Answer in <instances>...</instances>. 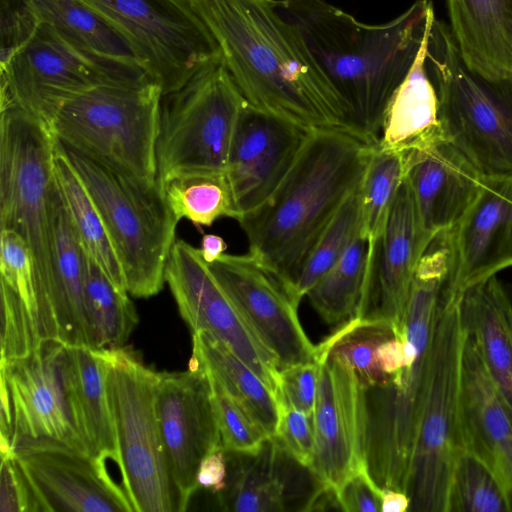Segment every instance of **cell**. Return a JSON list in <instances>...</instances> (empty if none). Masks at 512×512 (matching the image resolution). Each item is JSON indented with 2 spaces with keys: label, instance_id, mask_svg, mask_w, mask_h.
Instances as JSON below:
<instances>
[{
  "label": "cell",
  "instance_id": "33",
  "mask_svg": "<svg viewBox=\"0 0 512 512\" xmlns=\"http://www.w3.org/2000/svg\"><path fill=\"white\" fill-rule=\"evenodd\" d=\"M370 240L360 233L342 257L307 292L311 305L329 325H341L359 312Z\"/></svg>",
  "mask_w": 512,
  "mask_h": 512
},
{
  "label": "cell",
  "instance_id": "19",
  "mask_svg": "<svg viewBox=\"0 0 512 512\" xmlns=\"http://www.w3.org/2000/svg\"><path fill=\"white\" fill-rule=\"evenodd\" d=\"M434 239L423 229L405 176L381 230L370 241L357 317L402 324L416 267Z\"/></svg>",
  "mask_w": 512,
  "mask_h": 512
},
{
  "label": "cell",
  "instance_id": "4",
  "mask_svg": "<svg viewBox=\"0 0 512 512\" xmlns=\"http://www.w3.org/2000/svg\"><path fill=\"white\" fill-rule=\"evenodd\" d=\"M162 99L153 82L94 86L62 102L49 130L64 148L153 184Z\"/></svg>",
  "mask_w": 512,
  "mask_h": 512
},
{
  "label": "cell",
  "instance_id": "36",
  "mask_svg": "<svg viewBox=\"0 0 512 512\" xmlns=\"http://www.w3.org/2000/svg\"><path fill=\"white\" fill-rule=\"evenodd\" d=\"M401 325L356 317L341 324L316 348L343 360L354 370L361 386L368 389L387 380L376 351L382 342L398 333Z\"/></svg>",
  "mask_w": 512,
  "mask_h": 512
},
{
  "label": "cell",
  "instance_id": "30",
  "mask_svg": "<svg viewBox=\"0 0 512 512\" xmlns=\"http://www.w3.org/2000/svg\"><path fill=\"white\" fill-rule=\"evenodd\" d=\"M72 384L90 454L112 460L120 456L106 390V349L68 346Z\"/></svg>",
  "mask_w": 512,
  "mask_h": 512
},
{
  "label": "cell",
  "instance_id": "14",
  "mask_svg": "<svg viewBox=\"0 0 512 512\" xmlns=\"http://www.w3.org/2000/svg\"><path fill=\"white\" fill-rule=\"evenodd\" d=\"M11 452L36 512H134L104 458L58 441L33 438L14 440Z\"/></svg>",
  "mask_w": 512,
  "mask_h": 512
},
{
  "label": "cell",
  "instance_id": "18",
  "mask_svg": "<svg viewBox=\"0 0 512 512\" xmlns=\"http://www.w3.org/2000/svg\"><path fill=\"white\" fill-rule=\"evenodd\" d=\"M319 379L313 412L315 454L310 470L337 490L367 466L365 390L343 360L316 348Z\"/></svg>",
  "mask_w": 512,
  "mask_h": 512
},
{
  "label": "cell",
  "instance_id": "43",
  "mask_svg": "<svg viewBox=\"0 0 512 512\" xmlns=\"http://www.w3.org/2000/svg\"><path fill=\"white\" fill-rule=\"evenodd\" d=\"M279 422L273 439L294 460L311 468L315 454L313 415L306 414L282 399L278 400Z\"/></svg>",
  "mask_w": 512,
  "mask_h": 512
},
{
  "label": "cell",
  "instance_id": "25",
  "mask_svg": "<svg viewBox=\"0 0 512 512\" xmlns=\"http://www.w3.org/2000/svg\"><path fill=\"white\" fill-rule=\"evenodd\" d=\"M27 2L41 23L90 61L128 84L153 82L126 38L84 1Z\"/></svg>",
  "mask_w": 512,
  "mask_h": 512
},
{
  "label": "cell",
  "instance_id": "16",
  "mask_svg": "<svg viewBox=\"0 0 512 512\" xmlns=\"http://www.w3.org/2000/svg\"><path fill=\"white\" fill-rule=\"evenodd\" d=\"M212 276L279 368L316 360V346L298 317L299 303L287 285L250 253H224L207 264Z\"/></svg>",
  "mask_w": 512,
  "mask_h": 512
},
{
  "label": "cell",
  "instance_id": "29",
  "mask_svg": "<svg viewBox=\"0 0 512 512\" xmlns=\"http://www.w3.org/2000/svg\"><path fill=\"white\" fill-rule=\"evenodd\" d=\"M227 478L216 494L220 508L236 512L287 510L289 456L273 438L253 454L224 450Z\"/></svg>",
  "mask_w": 512,
  "mask_h": 512
},
{
  "label": "cell",
  "instance_id": "26",
  "mask_svg": "<svg viewBox=\"0 0 512 512\" xmlns=\"http://www.w3.org/2000/svg\"><path fill=\"white\" fill-rule=\"evenodd\" d=\"M434 21L432 8L415 59L386 106L377 143L382 149L405 155L444 137L439 118V98L426 65Z\"/></svg>",
  "mask_w": 512,
  "mask_h": 512
},
{
  "label": "cell",
  "instance_id": "27",
  "mask_svg": "<svg viewBox=\"0 0 512 512\" xmlns=\"http://www.w3.org/2000/svg\"><path fill=\"white\" fill-rule=\"evenodd\" d=\"M447 7L466 65L492 82L512 79V0H447Z\"/></svg>",
  "mask_w": 512,
  "mask_h": 512
},
{
  "label": "cell",
  "instance_id": "2",
  "mask_svg": "<svg viewBox=\"0 0 512 512\" xmlns=\"http://www.w3.org/2000/svg\"><path fill=\"white\" fill-rule=\"evenodd\" d=\"M430 0L369 25L325 0H277L347 108L357 132L377 144L386 106L421 45Z\"/></svg>",
  "mask_w": 512,
  "mask_h": 512
},
{
  "label": "cell",
  "instance_id": "3",
  "mask_svg": "<svg viewBox=\"0 0 512 512\" xmlns=\"http://www.w3.org/2000/svg\"><path fill=\"white\" fill-rule=\"evenodd\" d=\"M375 145L350 131H310L271 197L238 220L248 253L297 301L294 289L303 268L340 206L361 184Z\"/></svg>",
  "mask_w": 512,
  "mask_h": 512
},
{
  "label": "cell",
  "instance_id": "39",
  "mask_svg": "<svg viewBox=\"0 0 512 512\" xmlns=\"http://www.w3.org/2000/svg\"><path fill=\"white\" fill-rule=\"evenodd\" d=\"M361 229L360 185L340 206L309 256L295 286L301 299L342 257Z\"/></svg>",
  "mask_w": 512,
  "mask_h": 512
},
{
  "label": "cell",
  "instance_id": "51",
  "mask_svg": "<svg viewBox=\"0 0 512 512\" xmlns=\"http://www.w3.org/2000/svg\"><path fill=\"white\" fill-rule=\"evenodd\" d=\"M410 499L402 491L383 489L381 512H406L409 511Z\"/></svg>",
  "mask_w": 512,
  "mask_h": 512
},
{
  "label": "cell",
  "instance_id": "5",
  "mask_svg": "<svg viewBox=\"0 0 512 512\" xmlns=\"http://www.w3.org/2000/svg\"><path fill=\"white\" fill-rule=\"evenodd\" d=\"M0 228L27 243L35 268L37 326L45 324L54 292L50 197L56 138L15 103L0 105Z\"/></svg>",
  "mask_w": 512,
  "mask_h": 512
},
{
  "label": "cell",
  "instance_id": "15",
  "mask_svg": "<svg viewBox=\"0 0 512 512\" xmlns=\"http://www.w3.org/2000/svg\"><path fill=\"white\" fill-rule=\"evenodd\" d=\"M155 407L170 477L183 512L199 488L201 461L222 448L210 380L194 355L187 371L158 373Z\"/></svg>",
  "mask_w": 512,
  "mask_h": 512
},
{
  "label": "cell",
  "instance_id": "34",
  "mask_svg": "<svg viewBox=\"0 0 512 512\" xmlns=\"http://www.w3.org/2000/svg\"><path fill=\"white\" fill-rule=\"evenodd\" d=\"M129 295L117 289L88 257L85 313L90 348H121L129 339L138 323Z\"/></svg>",
  "mask_w": 512,
  "mask_h": 512
},
{
  "label": "cell",
  "instance_id": "10",
  "mask_svg": "<svg viewBox=\"0 0 512 512\" xmlns=\"http://www.w3.org/2000/svg\"><path fill=\"white\" fill-rule=\"evenodd\" d=\"M106 390L122 486L134 512H180L155 407L158 373L121 347L106 349Z\"/></svg>",
  "mask_w": 512,
  "mask_h": 512
},
{
  "label": "cell",
  "instance_id": "35",
  "mask_svg": "<svg viewBox=\"0 0 512 512\" xmlns=\"http://www.w3.org/2000/svg\"><path fill=\"white\" fill-rule=\"evenodd\" d=\"M159 185L178 222L184 218L201 227L211 226L222 217L237 219L225 173L180 175Z\"/></svg>",
  "mask_w": 512,
  "mask_h": 512
},
{
  "label": "cell",
  "instance_id": "48",
  "mask_svg": "<svg viewBox=\"0 0 512 512\" xmlns=\"http://www.w3.org/2000/svg\"><path fill=\"white\" fill-rule=\"evenodd\" d=\"M227 461L224 450L218 449L207 455L200 463L197 472L199 487L214 494L220 492L226 483Z\"/></svg>",
  "mask_w": 512,
  "mask_h": 512
},
{
  "label": "cell",
  "instance_id": "9",
  "mask_svg": "<svg viewBox=\"0 0 512 512\" xmlns=\"http://www.w3.org/2000/svg\"><path fill=\"white\" fill-rule=\"evenodd\" d=\"M246 100L223 58L163 96L156 146L157 182L180 175L225 173Z\"/></svg>",
  "mask_w": 512,
  "mask_h": 512
},
{
  "label": "cell",
  "instance_id": "46",
  "mask_svg": "<svg viewBox=\"0 0 512 512\" xmlns=\"http://www.w3.org/2000/svg\"><path fill=\"white\" fill-rule=\"evenodd\" d=\"M338 494L344 511L379 512L382 509L383 489L367 466L352 473L338 488Z\"/></svg>",
  "mask_w": 512,
  "mask_h": 512
},
{
  "label": "cell",
  "instance_id": "6",
  "mask_svg": "<svg viewBox=\"0 0 512 512\" xmlns=\"http://www.w3.org/2000/svg\"><path fill=\"white\" fill-rule=\"evenodd\" d=\"M462 292L443 288L435 324L428 380L410 470V512H448L460 437L462 358L466 339Z\"/></svg>",
  "mask_w": 512,
  "mask_h": 512
},
{
  "label": "cell",
  "instance_id": "47",
  "mask_svg": "<svg viewBox=\"0 0 512 512\" xmlns=\"http://www.w3.org/2000/svg\"><path fill=\"white\" fill-rule=\"evenodd\" d=\"M1 512H36L30 489L12 452L1 454Z\"/></svg>",
  "mask_w": 512,
  "mask_h": 512
},
{
  "label": "cell",
  "instance_id": "50",
  "mask_svg": "<svg viewBox=\"0 0 512 512\" xmlns=\"http://www.w3.org/2000/svg\"><path fill=\"white\" fill-rule=\"evenodd\" d=\"M227 244L216 234H205L201 240L200 254L206 264H211L220 258L226 251Z\"/></svg>",
  "mask_w": 512,
  "mask_h": 512
},
{
  "label": "cell",
  "instance_id": "13",
  "mask_svg": "<svg viewBox=\"0 0 512 512\" xmlns=\"http://www.w3.org/2000/svg\"><path fill=\"white\" fill-rule=\"evenodd\" d=\"M179 313L193 332L205 331L224 343L271 389L280 394L277 358L261 342L218 285L198 248L176 239L164 273Z\"/></svg>",
  "mask_w": 512,
  "mask_h": 512
},
{
  "label": "cell",
  "instance_id": "28",
  "mask_svg": "<svg viewBox=\"0 0 512 512\" xmlns=\"http://www.w3.org/2000/svg\"><path fill=\"white\" fill-rule=\"evenodd\" d=\"M460 313L466 336L512 408V293L492 275L462 291Z\"/></svg>",
  "mask_w": 512,
  "mask_h": 512
},
{
  "label": "cell",
  "instance_id": "23",
  "mask_svg": "<svg viewBox=\"0 0 512 512\" xmlns=\"http://www.w3.org/2000/svg\"><path fill=\"white\" fill-rule=\"evenodd\" d=\"M403 158L421 224L435 238L461 219L477 196L483 175L444 137Z\"/></svg>",
  "mask_w": 512,
  "mask_h": 512
},
{
  "label": "cell",
  "instance_id": "40",
  "mask_svg": "<svg viewBox=\"0 0 512 512\" xmlns=\"http://www.w3.org/2000/svg\"><path fill=\"white\" fill-rule=\"evenodd\" d=\"M207 374L222 449L249 454L258 452L269 437L220 382L208 371Z\"/></svg>",
  "mask_w": 512,
  "mask_h": 512
},
{
  "label": "cell",
  "instance_id": "44",
  "mask_svg": "<svg viewBox=\"0 0 512 512\" xmlns=\"http://www.w3.org/2000/svg\"><path fill=\"white\" fill-rule=\"evenodd\" d=\"M40 24L27 0H0V70L31 40Z\"/></svg>",
  "mask_w": 512,
  "mask_h": 512
},
{
  "label": "cell",
  "instance_id": "7",
  "mask_svg": "<svg viewBox=\"0 0 512 512\" xmlns=\"http://www.w3.org/2000/svg\"><path fill=\"white\" fill-rule=\"evenodd\" d=\"M426 65L444 138L482 175H512V79L492 82L472 71L450 27L436 19Z\"/></svg>",
  "mask_w": 512,
  "mask_h": 512
},
{
  "label": "cell",
  "instance_id": "45",
  "mask_svg": "<svg viewBox=\"0 0 512 512\" xmlns=\"http://www.w3.org/2000/svg\"><path fill=\"white\" fill-rule=\"evenodd\" d=\"M319 379L317 360L280 370L279 399L296 409L313 415Z\"/></svg>",
  "mask_w": 512,
  "mask_h": 512
},
{
  "label": "cell",
  "instance_id": "32",
  "mask_svg": "<svg viewBox=\"0 0 512 512\" xmlns=\"http://www.w3.org/2000/svg\"><path fill=\"white\" fill-rule=\"evenodd\" d=\"M54 175L72 225L86 254L117 289L128 293L122 267L102 216L66 151L57 140Z\"/></svg>",
  "mask_w": 512,
  "mask_h": 512
},
{
  "label": "cell",
  "instance_id": "42",
  "mask_svg": "<svg viewBox=\"0 0 512 512\" xmlns=\"http://www.w3.org/2000/svg\"><path fill=\"white\" fill-rule=\"evenodd\" d=\"M0 274V281L21 297L37 322L33 258L25 240L11 229L0 232Z\"/></svg>",
  "mask_w": 512,
  "mask_h": 512
},
{
  "label": "cell",
  "instance_id": "24",
  "mask_svg": "<svg viewBox=\"0 0 512 512\" xmlns=\"http://www.w3.org/2000/svg\"><path fill=\"white\" fill-rule=\"evenodd\" d=\"M50 226L55 285L40 338L89 347L85 313L88 255L72 225L56 180L50 197Z\"/></svg>",
  "mask_w": 512,
  "mask_h": 512
},
{
  "label": "cell",
  "instance_id": "8",
  "mask_svg": "<svg viewBox=\"0 0 512 512\" xmlns=\"http://www.w3.org/2000/svg\"><path fill=\"white\" fill-rule=\"evenodd\" d=\"M64 148V147H63ZM91 194L125 277L137 298L158 294L178 221L158 182L147 184L64 148Z\"/></svg>",
  "mask_w": 512,
  "mask_h": 512
},
{
  "label": "cell",
  "instance_id": "1",
  "mask_svg": "<svg viewBox=\"0 0 512 512\" xmlns=\"http://www.w3.org/2000/svg\"><path fill=\"white\" fill-rule=\"evenodd\" d=\"M192 3L250 106L308 132L332 129L360 135L302 34L278 12L277 0Z\"/></svg>",
  "mask_w": 512,
  "mask_h": 512
},
{
  "label": "cell",
  "instance_id": "21",
  "mask_svg": "<svg viewBox=\"0 0 512 512\" xmlns=\"http://www.w3.org/2000/svg\"><path fill=\"white\" fill-rule=\"evenodd\" d=\"M445 234L451 251L446 287L452 292L512 266V175H483L474 201Z\"/></svg>",
  "mask_w": 512,
  "mask_h": 512
},
{
  "label": "cell",
  "instance_id": "37",
  "mask_svg": "<svg viewBox=\"0 0 512 512\" xmlns=\"http://www.w3.org/2000/svg\"><path fill=\"white\" fill-rule=\"evenodd\" d=\"M448 512H512V497L503 482L464 448L455 461Z\"/></svg>",
  "mask_w": 512,
  "mask_h": 512
},
{
  "label": "cell",
  "instance_id": "22",
  "mask_svg": "<svg viewBox=\"0 0 512 512\" xmlns=\"http://www.w3.org/2000/svg\"><path fill=\"white\" fill-rule=\"evenodd\" d=\"M459 422L462 447L484 461L512 497V408L467 336Z\"/></svg>",
  "mask_w": 512,
  "mask_h": 512
},
{
  "label": "cell",
  "instance_id": "49",
  "mask_svg": "<svg viewBox=\"0 0 512 512\" xmlns=\"http://www.w3.org/2000/svg\"><path fill=\"white\" fill-rule=\"evenodd\" d=\"M343 510L338 490L321 483L310 496L303 511Z\"/></svg>",
  "mask_w": 512,
  "mask_h": 512
},
{
  "label": "cell",
  "instance_id": "41",
  "mask_svg": "<svg viewBox=\"0 0 512 512\" xmlns=\"http://www.w3.org/2000/svg\"><path fill=\"white\" fill-rule=\"evenodd\" d=\"M1 359L0 365L29 355L39 344L37 322L21 297L0 281Z\"/></svg>",
  "mask_w": 512,
  "mask_h": 512
},
{
  "label": "cell",
  "instance_id": "20",
  "mask_svg": "<svg viewBox=\"0 0 512 512\" xmlns=\"http://www.w3.org/2000/svg\"><path fill=\"white\" fill-rule=\"evenodd\" d=\"M308 133L247 103L225 172L237 221L271 197L293 166Z\"/></svg>",
  "mask_w": 512,
  "mask_h": 512
},
{
  "label": "cell",
  "instance_id": "38",
  "mask_svg": "<svg viewBox=\"0 0 512 512\" xmlns=\"http://www.w3.org/2000/svg\"><path fill=\"white\" fill-rule=\"evenodd\" d=\"M404 177L403 155L375 145L360 184V234L370 241L381 230Z\"/></svg>",
  "mask_w": 512,
  "mask_h": 512
},
{
  "label": "cell",
  "instance_id": "17",
  "mask_svg": "<svg viewBox=\"0 0 512 512\" xmlns=\"http://www.w3.org/2000/svg\"><path fill=\"white\" fill-rule=\"evenodd\" d=\"M102 84H128L90 61L41 23L31 40L0 70V104L15 103L49 123L69 97Z\"/></svg>",
  "mask_w": 512,
  "mask_h": 512
},
{
  "label": "cell",
  "instance_id": "11",
  "mask_svg": "<svg viewBox=\"0 0 512 512\" xmlns=\"http://www.w3.org/2000/svg\"><path fill=\"white\" fill-rule=\"evenodd\" d=\"M82 1L126 38L163 96L222 58L192 0Z\"/></svg>",
  "mask_w": 512,
  "mask_h": 512
},
{
  "label": "cell",
  "instance_id": "12",
  "mask_svg": "<svg viewBox=\"0 0 512 512\" xmlns=\"http://www.w3.org/2000/svg\"><path fill=\"white\" fill-rule=\"evenodd\" d=\"M0 377L12 407V443L20 438L48 439L90 454L67 345L42 339L29 355L0 365Z\"/></svg>",
  "mask_w": 512,
  "mask_h": 512
},
{
  "label": "cell",
  "instance_id": "31",
  "mask_svg": "<svg viewBox=\"0 0 512 512\" xmlns=\"http://www.w3.org/2000/svg\"><path fill=\"white\" fill-rule=\"evenodd\" d=\"M192 355L265 434L273 438L279 422V405L275 394L259 376L224 343L205 331L193 332Z\"/></svg>",
  "mask_w": 512,
  "mask_h": 512
}]
</instances>
